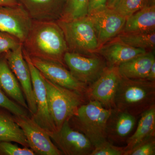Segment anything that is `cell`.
Segmentation results:
<instances>
[{
    "instance_id": "obj_20",
    "label": "cell",
    "mask_w": 155,
    "mask_h": 155,
    "mask_svg": "<svg viewBox=\"0 0 155 155\" xmlns=\"http://www.w3.org/2000/svg\"><path fill=\"white\" fill-rule=\"evenodd\" d=\"M155 31V5L146 6L127 17L123 33Z\"/></svg>"
},
{
    "instance_id": "obj_4",
    "label": "cell",
    "mask_w": 155,
    "mask_h": 155,
    "mask_svg": "<svg viewBox=\"0 0 155 155\" xmlns=\"http://www.w3.org/2000/svg\"><path fill=\"white\" fill-rule=\"evenodd\" d=\"M44 78L50 116L56 131H58L64 122L75 114L78 108L87 102V99L84 96Z\"/></svg>"
},
{
    "instance_id": "obj_2",
    "label": "cell",
    "mask_w": 155,
    "mask_h": 155,
    "mask_svg": "<svg viewBox=\"0 0 155 155\" xmlns=\"http://www.w3.org/2000/svg\"><path fill=\"white\" fill-rule=\"evenodd\" d=\"M115 108L133 116H140L155 105V82L121 77L115 97Z\"/></svg>"
},
{
    "instance_id": "obj_6",
    "label": "cell",
    "mask_w": 155,
    "mask_h": 155,
    "mask_svg": "<svg viewBox=\"0 0 155 155\" xmlns=\"http://www.w3.org/2000/svg\"><path fill=\"white\" fill-rule=\"evenodd\" d=\"M64 61L73 76L88 86L108 67L105 60L97 54L87 56L68 51L64 54Z\"/></svg>"
},
{
    "instance_id": "obj_12",
    "label": "cell",
    "mask_w": 155,
    "mask_h": 155,
    "mask_svg": "<svg viewBox=\"0 0 155 155\" xmlns=\"http://www.w3.org/2000/svg\"><path fill=\"white\" fill-rule=\"evenodd\" d=\"M7 62L22 88L31 116L36 113V102L34 94L30 69L25 61L23 51L22 44L5 53Z\"/></svg>"
},
{
    "instance_id": "obj_31",
    "label": "cell",
    "mask_w": 155,
    "mask_h": 155,
    "mask_svg": "<svg viewBox=\"0 0 155 155\" xmlns=\"http://www.w3.org/2000/svg\"><path fill=\"white\" fill-rule=\"evenodd\" d=\"M107 2L108 0H89L88 15L106 8L107 7Z\"/></svg>"
},
{
    "instance_id": "obj_19",
    "label": "cell",
    "mask_w": 155,
    "mask_h": 155,
    "mask_svg": "<svg viewBox=\"0 0 155 155\" xmlns=\"http://www.w3.org/2000/svg\"><path fill=\"white\" fill-rule=\"evenodd\" d=\"M154 62V54L152 51H149L122 63L118 67L122 77L132 79H146Z\"/></svg>"
},
{
    "instance_id": "obj_3",
    "label": "cell",
    "mask_w": 155,
    "mask_h": 155,
    "mask_svg": "<svg viewBox=\"0 0 155 155\" xmlns=\"http://www.w3.org/2000/svg\"><path fill=\"white\" fill-rule=\"evenodd\" d=\"M112 109L94 101L81 105L69 120L72 127L83 133L95 147L107 139L106 125Z\"/></svg>"
},
{
    "instance_id": "obj_5",
    "label": "cell",
    "mask_w": 155,
    "mask_h": 155,
    "mask_svg": "<svg viewBox=\"0 0 155 155\" xmlns=\"http://www.w3.org/2000/svg\"><path fill=\"white\" fill-rule=\"evenodd\" d=\"M57 22L64 32L68 51L87 56L97 54L100 45L88 16Z\"/></svg>"
},
{
    "instance_id": "obj_24",
    "label": "cell",
    "mask_w": 155,
    "mask_h": 155,
    "mask_svg": "<svg viewBox=\"0 0 155 155\" xmlns=\"http://www.w3.org/2000/svg\"><path fill=\"white\" fill-rule=\"evenodd\" d=\"M89 1V0H66L64 11L59 20H73L87 16Z\"/></svg>"
},
{
    "instance_id": "obj_25",
    "label": "cell",
    "mask_w": 155,
    "mask_h": 155,
    "mask_svg": "<svg viewBox=\"0 0 155 155\" xmlns=\"http://www.w3.org/2000/svg\"><path fill=\"white\" fill-rule=\"evenodd\" d=\"M148 5H150L149 0H116L111 8L126 19Z\"/></svg>"
},
{
    "instance_id": "obj_16",
    "label": "cell",
    "mask_w": 155,
    "mask_h": 155,
    "mask_svg": "<svg viewBox=\"0 0 155 155\" xmlns=\"http://www.w3.org/2000/svg\"><path fill=\"white\" fill-rule=\"evenodd\" d=\"M136 122L135 116L116 108L112 109L106 125L107 140L114 144L126 142Z\"/></svg>"
},
{
    "instance_id": "obj_15",
    "label": "cell",
    "mask_w": 155,
    "mask_h": 155,
    "mask_svg": "<svg viewBox=\"0 0 155 155\" xmlns=\"http://www.w3.org/2000/svg\"><path fill=\"white\" fill-rule=\"evenodd\" d=\"M32 20L58 21L61 19L66 0H17Z\"/></svg>"
},
{
    "instance_id": "obj_14",
    "label": "cell",
    "mask_w": 155,
    "mask_h": 155,
    "mask_svg": "<svg viewBox=\"0 0 155 155\" xmlns=\"http://www.w3.org/2000/svg\"><path fill=\"white\" fill-rule=\"evenodd\" d=\"M32 21L20 5L0 6V30L17 38L22 44L28 35Z\"/></svg>"
},
{
    "instance_id": "obj_21",
    "label": "cell",
    "mask_w": 155,
    "mask_h": 155,
    "mask_svg": "<svg viewBox=\"0 0 155 155\" xmlns=\"http://www.w3.org/2000/svg\"><path fill=\"white\" fill-rule=\"evenodd\" d=\"M153 137H155V105L140 115L136 130L126 140L125 152L142 142Z\"/></svg>"
},
{
    "instance_id": "obj_17",
    "label": "cell",
    "mask_w": 155,
    "mask_h": 155,
    "mask_svg": "<svg viewBox=\"0 0 155 155\" xmlns=\"http://www.w3.org/2000/svg\"><path fill=\"white\" fill-rule=\"evenodd\" d=\"M147 51H149L130 47L117 37L102 45L97 54L105 60L109 67H118L122 63Z\"/></svg>"
},
{
    "instance_id": "obj_23",
    "label": "cell",
    "mask_w": 155,
    "mask_h": 155,
    "mask_svg": "<svg viewBox=\"0 0 155 155\" xmlns=\"http://www.w3.org/2000/svg\"><path fill=\"white\" fill-rule=\"evenodd\" d=\"M118 38L128 45L137 48L151 51L155 47V31L139 33L122 32Z\"/></svg>"
},
{
    "instance_id": "obj_34",
    "label": "cell",
    "mask_w": 155,
    "mask_h": 155,
    "mask_svg": "<svg viewBox=\"0 0 155 155\" xmlns=\"http://www.w3.org/2000/svg\"><path fill=\"white\" fill-rule=\"evenodd\" d=\"M116 0H108L107 3V7L109 8H111L113 5Z\"/></svg>"
},
{
    "instance_id": "obj_10",
    "label": "cell",
    "mask_w": 155,
    "mask_h": 155,
    "mask_svg": "<svg viewBox=\"0 0 155 155\" xmlns=\"http://www.w3.org/2000/svg\"><path fill=\"white\" fill-rule=\"evenodd\" d=\"M54 144L65 155H90L94 147L83 133L65 121L61 129L48 134Z\"/></svg>"
},
{
    "instance_id": "obj_26",
    "label": "cell",
    "mask_w": 155,
    "mask_h": 155,
    "mask_svg": "<svg viewBox=\"0 0 155 155\" xmlns=\"http://www.w3.org/2000/svg\"><path fill=\"white\" fill-rule=\"evenodd\" d=\"M0 107L6 109L14 116L30 115L27 109L11 100L0 87Z\"/></svg>"
},
{
    "instance_id": "obj_32",
    "label": "cell",
    "mask_w": 155,
    "mask_h": 155,
    "mask_svg": "<svg viewBox=\"0 0 155 155\" xmlns=\"http://www.w3.org/2000/svg\"><path fill=\"white\" fill-rule=\"evenodd\" d=\"M146 79L149 81L155 82V62L152 65Z\"/></svg>"
},
{
    "instance_id": "obj_1",
    "label": "cell",
    "mask_w": 155,
    "mask_h": 155,
    "mask_svg": "<svg viewBox=\"0 0 155 155\" xmlns=\"http://www.w3.org/2000/svg\"><path fill=\"white\" fill-rule=\"evenodd\" d=\"M22 47L31 57L65 66L64 58L68 47L64 32L57 21L33 20Z\"/></svg>"
},
{
    "instance_id": "obj_27",
    "label": "cell",
    "mask_w": 155,
    "mask_h": 155,
    "mask_svg": "<svg viewBox=\"0 0 155 155\" xmlns=\"http://www.w3.org/2000/svg\"><path fill=\"white\" fill-rule=\"evenodd\" d=\"M124 147L116 146L106 140L94 147L90 155H124Z\"/></svg>"
},
{
    "instance_id": "obj_30",
    "label": "cell",
    "mask_w": 155,
    "mask_h": 155,
    "mask_svg": "<svg viewBox=\"0 0 155 155\" xmlns=\"http://www.w3.org/2000/svg\"><path fill=\"white\" fill-rule=\"evenodd\" d=\"M22 44L19 39L10 34L0 30V55Z\"/></svg>"
},
{
    "instance_id": "obj_8",
    "label": "cell",
    "mask_w": 155,
    "mask_h": 155,
    "mask_svg": "<svg viewBox=\"0 0 155 155\" xmlns=\"http://www.w3.org/2000/svg\"><path fill=\"white\" fill-rule=\"evenodd\" d=\"M15 122L22 129L28 147L38 155H62L49 135L30 115L14 116Z\"/></svg>"
},
{
    "instance_id": "obj_35",
    "label": "cell",
    "mask_w": 155,
    "mask_h": 155,
    "mask_svg": "<svg viewBox=\"0 0 155 155\" xmlns=\"http://www.w3.org/2000/svg\"><path fill=\"white\" fill-rule=\"evenodd\" d=\"M150 5H155V0H149Z\"/></svg>"
},
{
    "instance_id": "obj_28",
    "label": "cell",
    "mask_w": 155,
    "mask_h": 155,
    "mask_svg": "<svg viewBox=\"0 0 155 155\" xmlns=\"http://www.w3.org/2000/svg\"><path fill=\"white\" fill-rule=\"evenodd\" d=\"M28 147H19L11 141H0V155H35Z\"/></svg>"
},
{
    "instance_id": "obj_18",
    "label": "cell",
    "mask_w": 155,
    "mask_h": 155,
    "mask_svg": "<svg viewBox=\"0 0 155 155\" xmlns=\"http://www.w3.org/2000/svg\"><path fill=\"white\" fill-rule=\"evenodd\" d=\"M0 87L10 98L28 110L22 88L9 67L5 54L0 55Z\"/></svg>"
},
{
    "instance_id": "obj_33",
    "label": "cell",
    "mask_w": 155,
    "mask_h": 155,
    "mask_svg": "<svg viewBox=\"0 0 155 155\" xmlns=\"http://www.w3.org/2000/svg\"><path fill=\"white\" fill-rule=\"evenodd\" d=\"M19 4L17 0H0V6H16Z\"/></svg>"
},
{
    "instance_id": "obj_9",
    "label": "cell",
    "mask_w": 155,
    "mask_h": 155,
    "mask_svg": "<svg viewBox=\"0 0 155 155\" xmlns=\"http://www.w3.org/2000/svg\"><path fill=\"white\" fill-rule=\"evenodd\" d=\"M122 76L118 67H108L99 78L88 86L85 97L107 109L115 108V97Z\"/></svg>"
},
{
    "instance_id": "obj_22",
    "label": "cell",
    "mask_w": 155,
    "mask_h": 155,
    "mask_svg": "<svg viewBox=\"0 0 155 155\" xmlns=\"http://www.w3.org/2000/svg\"><path fill=\"white\" fill-rule=\"evenodd\" d=\"M4 141L14 142L29 148L23 131L14 120V115L0 107V141Z\"/></svg>"
},
{
    "instance_id": "obj_7",
    "label": "cell",
    "mask_w": 155,
    "mask_h": 155,
    "mask_svg": "<svg viewBox=\"0 0 155 155\" xmlns=\"http://www.w3.org/2000/svg\"><path fill=\"white\" fill-rule=\"evenodd\" d=\"M23 55L30 69L32 87L37 110L31 118L41 127H42L48 134L56 131L50 116L44 78L38 69L31 62L30 56L22 47Z\"/></svg>"
},
{
    "instance_id": "obj_29",
    "label": "cell",
    "mask_w": 155,
    "mask_h": 155,
    "mask_svg": "<svg viewBox=\"0 0 155 155\" xmlns=\"http://www.w3.org/2000/svg\"><path fill=\"white\" fill-rule=\"evenodd\" d=\"M155 137L142 142L132 149L124 153V155H155Z\"/></svg>"
},
{
    "instance_id": "obj_13",
    "label": "cell",
    "mask_w": 155,
    "mask_h": 155,
    "mask_svg": "<svg viewBox=\"0 0 155 155\" xmlns=\"http://www.w3.org/2000/svg\"><path fill=\"white\" fill-rule=\"evenodd\" d=\"M87 16L92 22L100 47L123 32L126 19L111 8L107 7Z\"/></svg>"
},
{
    "instance_id": "obj_11",
    "label": "cell",
    "mask_w": 155,
    "mask_h": 155,
    "mask_svg": "<svg viewBox=\"0 0 155 155\" xmlns=\"http://www.w3.org/2000/svg\"><path fill=\"white\" fill-rule=\"evenodd\" d=\"M30 57L32 64L44 77L58 85L85 97L88 86L76 79L66 66L58 62Z\"/></svg>"
}]
</instances>
